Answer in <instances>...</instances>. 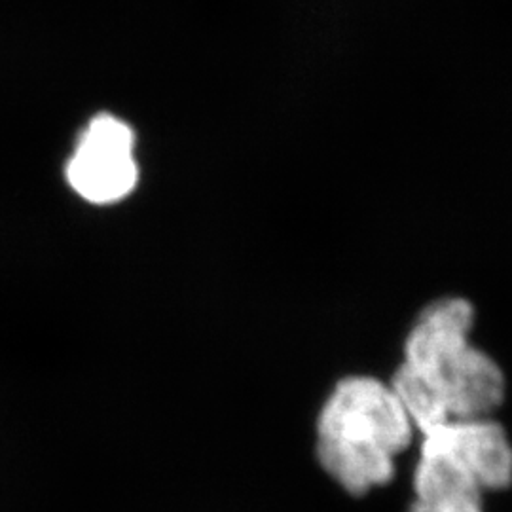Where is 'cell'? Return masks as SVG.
<instances>
[{"instance_id":"cell-1","label":"cell","mask_w":512,"mask_h":512,"mask_svg":"<svg viewBox=\"0 0 512 512\" xmlns=\"http://www.w3.org/2000/svg\"><path fill=\"white\" fill-rule=\"evenodd\" d=\"M475 311L442 298L421 311L404 344L391 387L421 435L448 420L490 418L505 397V378L490 355L469 342Z\"/></svg>"},{"instance_id":"cell-4","label":"cell","mask_w":512,"mask_h":512,"mask_svg":"<svg viewBox=\"0 0 512 512\" xmlns=\"http://www.w3.org/2000/svg\"><path fill=\"white\" fill-rule=\"evenodd\" d=\"M421 446L459 459L484 492L511 486L512 444L497 421L490 418L448 420L423 433Z\"/></svg>"},{"instance_id":"cell-3","label":"cell","mask_w":512,"mask_h":512,"mask_svg":"<svg viewBox=\"0 0 512 512\" xmlns=\"http://www.w3.org/2000/svg\"><path fill=\"white\" fill-rule=\"evenodd\" d=\"M67 179L86 202H120L139 181L135 131L112 114H99L80 133L67 164Z\"/></svg>"},{"instance_id":"cell-2","label":"cell","mask_w":512,"mask_h":512,"mask_svg":"<svg viewBox=\"0 0 512 512\" xmlns=\"http://www.w3.org/2000/svg\"><path fill=\"white\" fill-rule=\"evenodd\" d=\"M414 431L391 385L351 376L334 387L319 414V463L349 494H368L393 478L395 456Z\"/></svg>"},{"instance_id":"cell-5","label":"cell","mask_w":512,"mask_h":512,"mask_svg":"<svg viewBox=\"0 0 512 512\" xmlns=\"http://www.w3.org/2000/svg\"><path fill=\"white\" fill-rule=\"evenodd\" d=\"M410 512H484L482 497H461V499H435L420 501L416 499Z\"/></svg>"}]
</instances>
